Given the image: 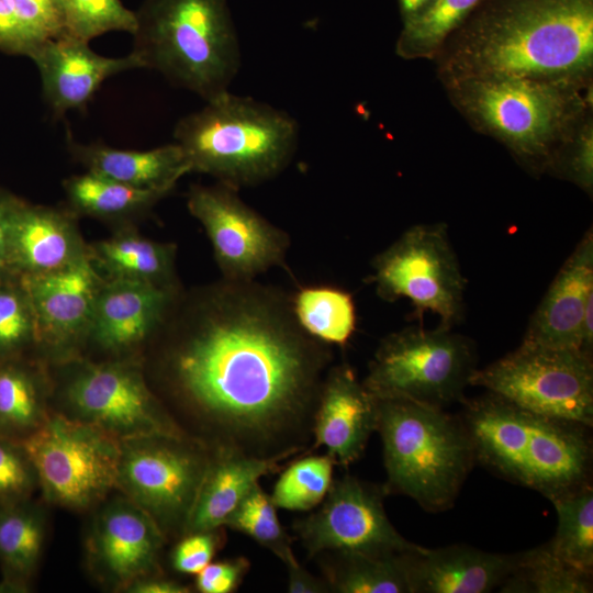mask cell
Returning <instances> with one entry per match:
<instances>
[{
	"label": "cell",
	"mask_w": 593,
	"mask_h": 593,
	"mask_svg": "<svg viewBox=\"0 0 593 593\" xmlns=\"http://www.w3.org/2000/svg\"><path fill=\"white\" fill-rule=\"evenodd\" d=\"M20 446L54 503L86 507L118 485L121 440L94 424L45 417Z\"/></svg>",
	"instance_id": "cell-10"
},
{
	"label": "cell",
	"mask_w": 593,
	"mask_h": 593,
	"mask_svg": "<svg viewBox=\"0 0 593 593\" xmlns=\"http://www.w3.org/2000/svg\"><path fill=\"white\" fill-rule=\"evenodd\" d=\"M377 423L378 399L349 366L331 368L313 417L312 449L323 446L336 465L348 467L362 456Z\"/></svg>",
	"instance_id": "cell-17"
},
{
	"label": "cell",
	"mask_w": 593,
	"mask_h": 593,
	"mask_svg": "<svg viewBox=\"0 0 593 593\" xmlns=\"http://www.w3.org/2000/svg\"><path fill=\"white\" fill-rule=\"evenodd\" d=\"M171 296V288L149 281L124 278L102 281L88 335L102 348L130 349L161 323Z\"/></svg>",
	"instance_id": "cell-19"
},
{
	"label": "cell",
	"mask_w": 593,
	"mask_h": 593,
	"mask_svg": "<svg viewBox=\"0 0 593 593\" xmlns=\"http://www.w3.org/2000/svg\"><path fill=\"white\" fill-rule=\"evenodd\" d=\"M507 593H589L591 575L556 558L547 544L521 553L513 573L500 586Z\"/></svg>",
	"instance_id": "cell-33"
},
{
	"label": "cell",
	"mask_w": 593,
	"mask_h": 593,
	"mask_svg": "<svg viewBox=\"0 0 593 593\" xmlns=\"http://www.w3.org/2000/svg\"><path fill=\"white\" fill-rule=\"evenodd\" d=\"M9 254L11 269L23 275L53 272L87 255L66 213L16 198L10 212Z\"/></svg>",
	"instance_id": "cell-23"
},
{
	"label": "cell",
	"mask_w": 593,
	"mask_h": 593,
	"mask_svg": "<svg viewBox=\"0 0 593 593\" xmlns=\"http://www.w3.org/2000/svg\"><path fill=\"white\" fill-rule=\"evenodd\" d=\"M64 33L90 42L102 34L119 31L133 34L135 11L121 0H56Z\"/></svg>",
	"instance_id": "cell-36"
},
{
	"label": "cell",
	"mask_w": 593,
	"mask_h": 593,
	"mask_svg": "<svg viewBox=\"0 0 593 593\" xmlns=\"http://www.w3.org/2000/svg\"><path fill=\"white\" fill-rule=\"evenodd\" d=\"M299 131L286 111L226 91L181 118L174 138L190 172L210 175L237 190L283 171L298 148Z\"/></svg>",
	"instance_id": "cell-5"
},
{
	"label": "cell",
	"mask_w": 593,
	"mask_h": 593,
	"mask_svg": "<svg viewBox=\"0 0 593 593\" xmlns=\"http://www.w3.org/2000/svg\"><path fill=\"white\" fill-rule=\"evenodd\" d=\"M35 337L36 321L23 287L0 286V356L19 350Z\"/></svg>",
	"instance_id": "cell-38"
},
{
	"label": "cell",
	"mask_w": 593,
	"mask_h": 593,
	"mask_svg": "<svg viewBox=\"0 0 593 593\" xmlns=\"http://www.w3.org/2000/svg\"><path fill=\"white\" fill-rule=\"evenodd\" d=\"M482 0H436L427 10L402 23L395 53L404 59H432L448 37Z\"/></svg>",
	"instance_id": "cell-32"
},
{
	"label": "cell",
	"mask_w": 593,
	"mask_h": 593,
	"mask_svg": "<svg viewBox=\"0 0 593 593\" xmlns=\"http://www.w3.org/2000/svg\"><path fill=\"white\" fill-rule=\"evenodd\" d=\"M457 110L519 160L553 167L591 113L592 83L522 77L466 78L445 85Z\"/></svg>",
	"instance_id": "cell-4"
},
{
	"label": "cell",
	"mask_w": 593,
	"mask_h": 593,
	"mask_svg": "<svg viewBox=\"0 0 593 593\" xmlns=\"http://www.w3.org/2000/svg\"><path fill=\"white\" fill-rule=\"evenodd\" d=\"M470 385L532 413L591 427L593 424V362L581 350L528 343L483 369Z\"/></svg>",
	"instance_id": "cell-9"
},
{
	"label": "cell",
	"mask_w": 593,
	"mask_h": 593,
	"mask_svg": "<svg viewBox=\"0 0 593 593\" xmlns=\"http://www.w3.org/2000/svg\"><path fill=\"white\" fill-rule=\"evenodd\" d=\"M128 589L131 592L136 593H188L190 592L187 585L180 584L176 581L146 577L132 583Z\"/></svg>",
	"instance_id": "cell-47"
},
{
	"label": "cell",
	"mask_w": 593,
	"mask_h": 593,
	"mask_svg": "<svg viewBox=\"0 0 593 593\" xmlns=\"http://www.w3.org/2000/svg\"><path fill=\"white\" fill-rule=\"evenodd\" d=\"M521 553L504 555L470 546L422 548L409 557L412 593H486L513 573Z\"/></svg>",
	"instance_id": "cell-22"
},
{
	"label": "cell",
	"mask_w": 593,
	"mask_h": 593,
	"mask_svg": "<svg viewBox=\"0 0 593 593\" xmlns=\"http://www.w3.org/2000/svg\"><path fill=\"white\" fill-rule=\"evenodd\" d=\"M183 536L172 550V567L180 573L198 574L211 562L220 545L223 544L222 527Z\"/></svg>",
	"instance_id": "cell-42"
},
{
	"label": "cell",
	"mask_w": 593,
	"mask_h": 593,
	"mask_svg": "<svg viewBox=\"0 0 593 593\" xmlns=\"http://www.w3.org/2000/svg\"><path fill=\"white\" fill-rule=\"evenodd\" d=\"M472 343L451 328L407 327L387 336L369 365L365 387L379 399L444 409L465 401L475 371Z\"/></svg>",
	"instance_id": "cell-8"
},
{
	"label": "cell",
	"mask_w": 593,
	"mask_h": 593,
	"mask_svg": "<svg viewBox=\"0 0 593 593\" xmlns=\"http://www.w3.org/2000/svg\"><path fill=\"white\" fill-rule=\"evenodd\" d=\"M383 488L346 474L333 480L318 510L296 521L293 530L310 558L322 553L384 555L417 551L391 524Z\"/></svg>",
	"instance_id": "cell-13"
},
{
	"label": "cell",
	"mask_w": 593,
	"mask_h": 593,
	"mask_svg": "<svg viewBox=\"0 0 593 593\" xmlns=\"http://www.w3.org/2000/svg\"><path fill=\"white\" fill-rule=\"evenodd\" d=\"M135 18L144 68L204 101L230 91L242 55L227 0H144Z\"/></svg>",
	"instance_id": "cell-6"
},
{
	"label": "cell",
	"mask_w": 593,
	"mask_h": 593,
	"mask_svg": "<svg viewBox=\"0 0 593 593\" xmlns=\"http://www.w3.org/2000/svg\"><path fill=\"white\" fill-rule=\"evenodd\" d=\"M336 461L328 455L305 456L283 469L270 495L277 508L310 511L325 499Z\"/></svg>",
	"instance_id": "cell-34"
},
{
	"label": "cell",
	"mask_w": 593,
	"mask_h": 593,
	"mask_svg": "<svg viewBox=\"0 0 593 593\" xmlns=\"http://www.w3.org/2000/svg\"><path fill=\"white\" fill-rule=\"evenodd\" d=\"M287 591L290 593H328L329 586L324 578H317L306 571L299 561L287 566Z\"/></svg>",
	"instance_id": "cell-45"
},
{
	"label": "cell",
	"mask_w": 593,
	"mask_h": 593,
	"mask_svg": "<svg viewBox=\"0 0 593 593\" xmlns=\"http://www.w3.org/2000/svg\"><path fill=\"white\" fill-rule=\"evenodd\" d=\"M175 247L121 234L94 245L91 259L111 278L136 279L171 288Z\"/></svg>",
	"instance_id": "cell-27"
},
{
	"label": "cell",
	"mask_w": 593,
	"mask_h": 593,
	"mask_svg": "<svg viewBox=\"0 0 593 593\" xmlns=\"http://www.w3.org/2000/svg\"><path fill=\"white\" fill-rule=\"evenodd\" d=\"M67 148L88 172L142 189L171 191L190 168L176 144L149 150L119 149L102 142L79 143L68 137Z\"/></svg>",
	"instance_id": "cell-25"
},
{
	"label": "cell",
	"mask_w": 593,
	"mask_h": 593,
	"mask_svg": "<svg viewBox=\"0 0 593 593\" xmlns=\"http://www.w3.org/2000/svg\"><path fill=\"white\" fill-rule=\"evenodd\" d=\"M23 501L0 504V564L3 589L25 586L36 567L43 545L44 528L40 514Z\"/></svg>",
	"instance_id": "cell-29"
},
{
	"label": "cell",
	"mask_w": 593,
	"mask_h": 593,
	"mask_svg": "<svg viewBox=\"0 0 593 593\" xmlns=\"http://www.w3.org/2000/svg\"><path fill=\"white\" fill-rule=\"evenodd\" d=\"M553 166H562L568 178L588 192L593 187V123L588 114L559 153Z\"/></svg>",
	"instance_id": "cell-39"
},
{
	"label": "cell",
	"mask_w": 593,
	"mask_h": 593,
	"mask_svg": "<svg viewBox=\"0 0 593 593\" xmlns=\"http://www.w3.org/2000/svg\"><path fill=\"white\" fill-rule=\"evenodd\" d=\"M164 533L136 503L109 505L98 517L93 552L101 568L121 584L149 577L157 568Z\"/></svg>",
	"instance_id": "cell-21"
},
{
	"label": "cell",
	"mask_w": 593,
	"mask_h": 593,
	"mask_svg": "<svg viewBox=\"0 0 593 593\" xmlns=\"http://www.w3.org/2000/svg\"><path fill=\"white\" fill-rule=\"evenodd\" d=\"M436 0H396L402 23L427 10Z\"/></svg>",
	"instance_id": "cell-48"
},
{
	"label": "cell",
	"mask_w": 593,
	"mask_h": 593,
	"mask_svg": "<svg viewBox=\"0 0 593 593\" xmlns=\"http://www.w3.org/2000/svg\"><path fill=\"white\" fill-rule=\"evenodd\" d=\"M119 482L163 533L181 530L214 452L187 436L123 440Z\"/></svg>",
	"instance_id": "cell-12"
},
{
	"label": "cell",
	"mask_w": 593,
	"mask_h": 593,
	"mask_svg": "<svg viewBox=\"0 0 593 593\" xmlns=\"http://www.w3.org/2000/svg\"><path fill=\"white\" fill-rule=\"evenodd\" d=\"M370 282L387 301L409 299L419 318L429 311L451 328L462 316L466 279L446 224L407 228L374 257Z\"/></svg>",
	"instance_id": "cell-11"
},
{
	"label": "cell",
	"mask_w": 593,
	"mask_h": 593,
	"mask_svg": "<svg viewBox=\"0 0 593 593\" xmlns=\"http://www.w3.org/2000/svg\"><path fill=\"white\" fill-rule=\"evenodd\" d=\"M436 58L444 85L488 77L592 83L593 0H482Z\"/></svg>",
	"instance_id": "cell-2"
},
{
	"label": "cell",
	"mask_w": 593,
	"mask_h": 593,
	"mask_svg": "<svg viewBox=\"0 0 593 593\" xmlns=\"http://www.w3.org/2000/svg\"><path fill=\"white\" fill-rule=\"evenodd\" d=\"M64 190L75 211L100 219L142 214L170 192L131 187L88 171L66 179Z\"/></svg>",
	"instance_id": "cell-28"
},
{
	"label": "cell",
	"mask_w": 593,
	"mask_h": 593,
	"mask_svg": "<svg viewBox=\"0 0 593 593\" xmlns=\"http://www.w3.org/2000/svg\"><path fill=\"white\" fill-rule=\"evenodd\" d=\"M0 51L29 56V45L20 25L13 0H0Z\"/></svg>",
	"instance_id": "cell-44"
},
{
	"label": "cell",
	"mask_w": 593,
	"mask_h": 593,
	"mask_svg": "<svg viewBox=\"0 0 593 593\" xmlns=\"http://www.w3.org/2000/svg\"><path fill=\"white\" fill-rule=\"evenodd\" d=\"M14 197L0 191V275L10 270L9 221Z\"/></svg>",
	"instance_id": "cell-46"
},
{
	"label": "cell",
	"mask_w": 593,
	"mask_h": 593,
	"mask_svg": "<svg viewBox=\"0 0 593 593\" xmlns=\"http://www.w3.org/2000/svg\"><path fill=\"white\" fill-rule=\"evenodd\" d=\"M412 552L414 551L384 555L326 552L317 557L331 592L412 593L409 569V557Z\"/></svg>",
	"instance_id": "cell-26"
},
{
	"label": "cell",
	"mask_w": 593,
	"mask_h": 593,
	"mask_svg": "<svg viewBox=\"0 0 593 593\" xmlns=\"http://www.w3.org/2000/svg\"><path fill=\"white\" fill-rule=\"evenodd\" d=\"M29 57L36 65L44 99L55 116L82 109L108 78L144 68L133 52L123 57L102 56L89 42L65 33L45 41Z\"/></svg>",
	"instance_id": "cell-16"
},
{
	"label": "cell",
	"mask_w": 593,
	"mask_h": 593,
	"mask_svg": "<svg viewBox=\"0 0 593 593\" xmlns=\"http://www.w3.org/2000/svg\"><path fill=\"white\" fill-rule=\"evenodd\" d=\"M291 455L268 458L240 454H214L189 514L184 533L223 528L245 495L270 473L281 470Z\"/></svg>",
	"instance_id": "cell-24"
},
{
	"label": "cell",
	"mask_w": 593,
	"mask_h": 593,
	"mask_svg": "<svg viewBox=\"0 0 593 593\" xmlns=\"http://www.w3.org/2000/svg\"><path fill=\"white\" fill-rule=\"evenodd\" d=\"M250 562L245 557H236L210 562L195 578V588L201 593H232L242 584Z\"/></svg>",
	"instance_id": "cell-43"
},
{
	"label": "cell",
	"mask_w": 593,
	"mask_h": 593,
	"mask_svg": "<svg viewBox=\"0 0 593 593\" xmlns=\"http://www.w3.org/2000/svg\"><path fill=\"white\" fill-rule=\"evenodd\" d=\"M249 282L212 295L170 353L169 376L212 452L294 457L312 439L327 353L290 303Z\"/></svg>",
	"instance_id": "cell-1"
},
{
	"label": "cell",
	"mask_w": 593,
	"mask_h": 593,
	"mask_svg": "<svg viewBox=\"0 0 593 593\" xmlns=\"http://www.w3.org/2000/svg\"><path fill=\"white\" fill-rule=\"evenodd\" d=\"M187 205L212 244L227 281H250L284 259L288 236L223 183L193 186Z\"/></svg>",
	"instance_id": "cell-14"
},
{
	"label": "cell",
	"mask_w": 593,
	"mask_h": 593,
	"mask_svg": "<svg viewBox=\"0 0 593 593\" xmlns=\"http://www.w3.org/2000/svg\"><path fill=\"white\" fill-rule=\"evenodd\" d=\"M224 527L243 533L271 551L284 566L298 561L292 539L281 525L269 494L255 484L226 519Z\"/></svg>",
	"instance_id": "cell-35"
},
{
	"label": "cell",
	"mask_w": 593,
	"mask_h": 593,
	"mask_svg": "<svg viewBox=\"0 0 593 593\" xmlns=\"http://www.w3.org/2000/svg\"><path fill=\"white\" fill-rule=\"evenodd\" d=\"M299 327L313 339L328 345H345L356 328L353 298L334 287H305L290 302Z\"/></svg>",
	"instance_id": "cell-30"
},
{
	"label": "cell",
	"mask_w": 593,
	"mask_h": 593,
	"mask_svg": "<svg viewBox=\"0 0 593 593\" xmlns=\"http://www.w3.org/2000/svg\"><path fill=\"white\" fill-rule=\"evenodd\" d=\"M35 474L20 444L0 436V504L23 501Z\"/></svg>",
	"instance_id": "cell-41"
},
{
	"label": "cell",
	"mask_w": 593,
	"mask_h": 593,
	"mask_svg": "<svg viewBox=\"0 0 593 593\" xmlns=\"http://www.w3.org/2000/svg\"><path fill=\"white\" fill-rule=\"evenodd\" d=\"M13 2L30 48L29 56L45 41L64 34L56 0H13Z\"/></svg>",
	"instance_id": "cell-40"
},
{
	"label": "cell",
	"mask_w": 593,
	"mask_h": 593,
	"mask_svg": "<svg viewBox=\"0 0 593 593\" xmlns=\"http://www.w3.org/2000/svg\"><path fill=\"white\" fill-rule=\"evenodd\" d=\"M475 460L549 500L589 483L588 427L523 410L490 393L463 401Z\"/></svg>",
	"instance_id": "cell-3"
},
{
	"label": "cell",
	"mask_w": 593,
	"mask_h": 593,
	"mask_svg": "<svg viewBox=\"0 0 593 593\" xmlns=\"http://www.w3.org/2000/svg\"><path fill=\"white\" fill-rule=\"evenodd\" d=\"M591 299H593L592 228L584 234L561 266L533 314L523 342L581 350L582 318Z\"/></svg>",
	"instance_id": "cell-20"
},
{
	"label": "cell",
	"mask_w": 593,
	"mask_h": 593,
	"mask_svg": "<svg viewBox=\"0 0 593 593\" xmlns=\"http://www.w3.org/2000/svg\"><path fill=\"white\" fill-rule=\"evenodd\" d=\"M41 403L31 374L12 363L0 366V434L25 436L41 422Z\"/></svg>",
	"instance_id": "cell-37"
},
{
	"label": "cell",
	"mask_w": 593,
	"mask_h": 593,
	"mask_svg": "<svg viewBox=\"0 0 593 593\" xmlns=\"http://www.w3.org/2000/svg\"><path fill=\"white\" fill-rule=\"evenodd\" d=\"M67 396L82 421L121 441L153 435L187 436L132 365L88 366L71 380Z\"/></svg>",
	"instance_id": "cell-15"
},
{
	"label": "cell",
	"mask_w": 593,
	"mask_h": 593,
	"mask_svg": "<svg viewBox=\"0 0 593 593\" xmlns=\"http://www.w3.org/2000/svg\"><path fill=\"white\" fill-rule=\"evenodd\" d=\"M558 516L555 537L547 544L567 566L591 575L593 571V490L584 484L550 500Z\"/></svg>",
	"instance_id": "cell-31"
},
{
	"label": "cell",
	"mask_w": 593,
	"mask_h": 593,
	"mask_svg": "<svg viewBox=\"0 0 593 593\" xmlns=\"http://www.w3.org/2000/svg\"><path fill=\"white\" fill-rule=\"evenodd\" d=\"M101 283L88 254L53 272L24 275L22 287L34 312L37 337L58 346L88 335Z\"/></svg>",
	"instance_id": "cell-18"
},
{
	"label": "cell",
	"mask_w": 593,
	"mask_h": 593,
	"mask_svg": "<svg viewBox=\"0 0 593 593\" xmlns=\"http://www.w3.org/2000/svg\"><path fill=\"white\" fill-rule=\"evenodd\" d=\"M377 399L384 493L409 496L429 512L448 510L475 461L461 418L411 400Z\"/></svg>",
	"instance_id": "cell-7"
}]
</instances>
